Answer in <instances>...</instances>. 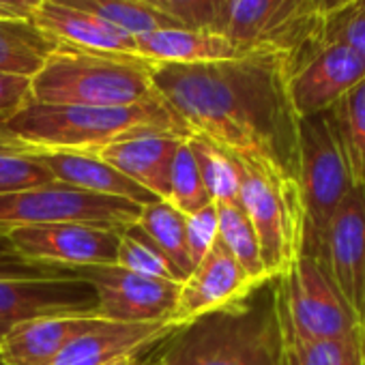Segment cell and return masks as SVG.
Listing matches in <instances>:
<instances>
[{
	"instance_id": "9a60e30c",
	"label": "cell",
	"mask_w": 365,
	"mask_h": 365,
	"mask_svg": "<svg viewBox=\"0 0 365 365\" xmlns=\"http://www.w3.org/2000/svg\"><path fill=\"white\" fill-rule=\"evenodd\" d=\"M365 78V58L346 46H320L290 71L288 93L299 118L329 112Z\"/></svg>"
},
{
	"instance_id": "d4e9b609",
	"label": "cell",
	"mask_w": 365,
	"mask_h": 365,
	"mask_svg": "<svg viewBox=\"0 0 365 365\" xmlns=\"http://www.w3.org/2000/svg\"><path fill=\"white\" fill-rule=\"evenodd\" d=\"M215 209H217V241L232 254V258L243 267V271L256 284L271 282L262 262L258 237L241 202H215Z\"/></svg>"
},
{
	"instance_id": "60d3db41",
	"label": "cell",
	"mask_w": 365,
	"mask_h": 365,
	"mask_svg": "<svg viewBox=\"0 0 365 365\" xmlns=\"http://www.w3.org/2000/svg\"><path fill=\"white\" fill-rule=\"evenodd\" d=\"M0 365H5V361H3V356H0Z\"/></svg>"
},
{
	"instance_id": "ffe728a7",
	"label": "cell",
	"mask_w": 365,
	"mask_h": 365,
	"mask_svg": "<svg viewBox=\"0 0 365 365\" xmlns=\"http://www.w3.org/2000/svg\"><path fill=\"white\" fill-rule=\"evenodd\" d=\"M99 322L106 320L97 316H46L18 322L0 337V356L5 365H41Z\"/></svg>"
},
{
	"instance_id": "d6a6232c",
	"label": "cell",
	"mask_w": 365,
	"mask_h": 365,
	"mask_svg": "<svg viewBox=\"0 0 365 365\" xmlns=\"http://www.w3.org/2000/svg\"><path fill=\"white\" fill-rule=\"evenodd\" d=\"M346 46L365 58V0L348 5L346 9L324 18L322 46Z\"/></svg>"
},
{
	"instance_id": "277c9868",
	"label": "cell",
	"mask_w": 365,
	"mask_h": 365,
	"mask_svg": "<svg viewBox=\"0 0 365 365\" xmlns=\"http://www.w3.org/2000/svg\"><path fill=\"white\" fill-rule=\"evenodd\" d=\"M153 63L58 46L31 80L33 101L54 106L125 108L161 99L153 84Z\"/></svg>"
},
{
	"instance_id": "9c48e42d",
	"label": "cell",
	"mask_w": 365,
	"mask_h": 365,
	"mask_svg": "<svg viewBox=\"0 0 365 365\" xmlns=\"http://www.w3.org/2000/svg\"><path fill=\"white\" fill-rule=\"evenodd\" d=\"M140 205L129 200L97 196L61 180L0 196V232L18 226L52 224H95L123 230L138 222Z\"/></svg>"
},
{
	"instance_id": "ac0fdd59",
	"label": "cell",
	"mask_w": 365,
	"mask_h": 365,
	"mask_svg": "<svg viewBox=\"0 0 365 365\" xmlns=\"http://www.w3.org/2000/svg\"><path fill=\"white\" fill-rule=\"evenodd\" d=\"M37 161L52 174L54 180L67 182L71 187L97 194L129 200L133 205L146 207L157 202L153 194L135 185L125 174L114 170L110 163L99 159L95 153L86 150H46L33 148Z\"/></svg>"
},
{
	"instance_id": "5b68a950",
	"label": "cell",
	"mask_w": 365,
	"mask_h": 365,
	"mask_svg": "<svg viewBox=\"0 0 365 365\" xmlns=\"http://www.w3.org/2000/svg\"><path fill=\"white\" fill-rule=\"evenodd\" d=\"M297 180L303 205L301 254L320 262L327 226L346 194L354 187L329 112L299 118Z\"/></svg>"
},
{
	"instance_id": "2e32d148",
	"label": "cell",
	"mask_w": 365,
	"mask_h": 365,
	"mask_svg": "<svg viewBox=\"0 0 365 365\" xmlns=\"http://www.w3.org/2000/svg\"><path fill=\"white\" fill-rule=\"evenodd\" d=\"M185 140V135L178 133L148 131L118 140L93 153L157 200H168L174 155Z\"/></svg>"
},
{
	"instance_id": "30bf717a",
	"label": "cell",
	"mask_w": 365,
	"mask_h": 365,
	"mask_svg": "<svg viewBox=\"0 0 365 365\" xmlns=\"http://www.w3.org/2000/svg\"><path fill=\"white\" fill-rule=\"evenodd\" d=\"M69 271L93 286L97 297L95 316L106 322L168 324L180 290L178 282L140 275L118 264L80 267Z\"/></svg>"
},
{
	"instance_id": "cb8c5ba5",
	"label": "cell",
	"mask_w": 365,
	"mask_h": 365,
	"mask_svg": "<svg viewBox=\"0 0 365 365\" xmlns=\"http://www.w3.org/2000/svg\"><path fill=\"white\" fill-rule=\"evenodd\" d=\"M135 224L170 260L180 282H185L187 275L192 273V262L187 256V239H185V215L178 209H174L170 202L157 200L153 205L142 207V213Z\"/></svg>"
},
{
	"instance_id": "f1b7e54d",
	"label": "cell",
	"mask_w": 365,
	"mask_h": 365,
	"mask_svg": "<svg viewBox=\"0 0 365 365\" xmlns=\"http://www.w3.org/2000/svg\"><path fill=\"white\" fill-rule=\"evenodd\" d=\"M182 29L224 35L235 0H144Z\"/></svg>"
},
{
	"instance_id": "4fadbf2b",
	"label": "cell",
	"mask_w": 365,
	"mask_h": 365,
	"mask_svg": "<svg viewBox=\"0 0 365 365\" xmlns=\"http://www.w3.org/2000/svg\"><path fill=\"white\" fill-rule=\"evenodd\" d=\"M97 297L88 282L65 277L0 279V329L46 316H95Z\"/></svg>"
},
{
	"instance_id": "7a4b0ae2",
	"label": "cell",
	"mask_w": 365,
	"mask_h": 365,
	"mask_svg": "<svg viewBox=\"0 0 365 365\" xmlns=\"http://www.w3.org/2000/svg\"><path fill=\"white\" fill-rule=\"evenodd\" d=\"M148 131H168L190 138L185 125L161 99L125 108L31 101L0 123L3 138L46 150L93 153L118 140Z\"/></svg>"
},
{
	"instance_id": "5bb4252c",
	"label": "cell",
	"mask_w": 365,
	"mask_h": 365,
	"mask_svg": "<svg viewBox=\"0 0 365 365\" xmlns=\"http://www.w3.org/2000/svg\"><path fill=\"white\" fill-rule=\"evenodd\" d=\"M260 286L264 284H256L232 258V254L217 241L211 252L194 267L187 279L180 284L168 324L174 329L182 327L205 314L247 299Z\"/></svg>"
},
{
	"instance_id": "83f0119b",
	"label": "cell",
	"mask_w": 365,
	"mask_h": 365,
	"mask_svg": "<svg viewBox=\"0 0 365 365\" xmlns=\"http://www.w3.org/2000/svg\"><path fill=\"white\" fill-rule=\"evenodd\" d=\"M187 144L196 157L202 182L211 200L213 202H239L241 174H239L237 159L198 135H190Z\"/></svg>"
},
{
	"instance_id": "1f68e13d",
	"label": "cell",
	"mask_w": 365,
	"mask_h": 365,
	"mask_svg": "<svg viewBox=\"0 0 365 365\" xmlns=\"http://www.w3.org/2000/svg\"><path fill=\"white\" fill-rule=\"evenodd\" d=\"M116 264L127 269V271L140 273V275H148V277H159V279H170V282L182 284L178 273L170 264V260L138 228V224H131V226L120 230Z\"/></svg>"
},
{
	"instance_id": "603a6c76",
	"label": "cell",
	"mask_w": 365,
	"mask_h": 365,
	"mask_svg": "<svg viewBox=\"0 0 365 365\" xmlns=\"http://www.w3.org/2000/svg\"><path fill=\"white\" fill-rule=\"evenodd\" d=\"M329 118L354 187H365V78L331 110Z\"/></svg>"
},
{
	"instance_id": "8fae6325",
	"label": "cell",
	"mask_w": 365,
	"mask_h": 365,
	"mask_svg": "<svg viewBox=\"0 0 365 365\" xmlns=\"http://www.w3.org/2000/svg\"><path fill=\"white\" fill-rule=\"evenodd\" d=\"M5 235L26 260L61 269L116 264L120 241V230L95 224L18 226Z\"/></svg>"
},
{
	"instance_id": "74e56055",
	"label": "cell",
	"mask_w": 365,
	"mask_h": 365,
	"mask_svg": "<svg viewBox=\"0 0 365 365\" xmlns=\"http://www.w3.org/2000/svg\"><path fill=\"white\" fill-rule=\"evenodd\" d=\"M352 3H356V0H314V5H316V9L320 11L322 18H329V16L346 9Z\"/></svg>"
},
{
	"instance_id": "484cf974",
	"label": "cell",
	"mask_w": 365,
	"mask_h": 365,
	"mask_svg": "<svg viewBox=\"0 0 365 365\" xmlns=\"http://www.w3.org/2000/svg\"><path fill=\"white\" fill-rule=\"evenodd\" d=\"M282 365H365V331L331 339L282 335Z\"/></svg>"
},
{
	"instance_id": "8d00e7d4",
	"label": "cell",
	"mask_w": 365,
	"mask_h": 365,
	"mask_svg": "<svg viewBox=\"0 0 365 365\" xmlns=\"http://www.w3.org/2000/svg\"><path fill=\"white\" fill-rule=\"evenodd\" d=\"M46 0H0V18L33 22Z\"/></svg>"
},
{
	"instance_id": "3957f363",
	"label": "cell",
	"mask_w": 365,
	"mask_h": 365,
	"mask_svg": "<svg viewBox=\"0 0 365 365\" xmlns=\"http://www.w3.org/2000/svg\"><path fill=\"white\" fill-rule=\"evenodd\" d=\"M264 286L176 327L159 365H282L275 297L262 294Z\"/></svg>"
},
{
	"instance_id": "836d02e7",
	"label": "cell",
	"mask_w": 365,
	"mask_h": 365,
	"mask_svg": "<svg viewBox=\"0 0 365 365\" xmlns=\"http://www.w3.org/2000/svg\"><path fill=\"white\" fill-rule=\"evenodd\" d=\"M185 239H187V256L194 267L211 252L217 243V209L215 202L200 209L194 215H185Z\"/></svg>"
},
{
	"instance_id": "52a82bcc",
	"label": "cell",
	"mask_w": 365,
	"mask_h": 365,
	"mask_svg": "<svg viewBox=\"0 0 365 365\" xmlns=\"http://www.w3.org/2000/svg\"><path fill=\"white\" fill-rule=\"evenodd\" d=\"M239 163V202L258 237L264 269L271 279L282 277L301 256L303 205L299 182L260 168Z\"/></svg>"
},
{
	"instance_id": "44dd1931",
	"label": "cell",
	"mask_w": 365,
	"mask_h": 365,
	"mask_svg": "<svg viewBox=\"0 0 365 365\" xmlns=\"http://www.w3.org/2000/svg\"><path fill=\"white\" fill-rule=\"evenodd\" d=\"M135 52L153 65H196L241 56L224 35L182 26L138 35Z\"/></svg>"
},
{
	"instance_id": "f35d334b",
	"label": "cell",
	"mask_w": 365,
	"mask_h": 365,
	"mask_svg": "<svg viewBox=\"0 0 365 365\" xmlns=\"http://www.w3.org/2000/svg\"><path fill=\"white\" fill-rule=\"evenodd\" d=\"M110 365H142V361H140V354H129V356H123Z\"/></svg>"
},
{
	"instance_id": "b9f144b4",
	"label": "cell",
	"mask_w": 365,
	"mask_h": 365,
	"mask_svg": "<svg viewBox=\"0 0 365 365\" xmlns=\"http://www.w3.org/2000/svg\"><path fill=\"white\" fill-rule=\"evenodd\" d=\"M3 333H5V329H0V337H3Z\"/></svg>"
},
{
	"instance_id": "4316f807",
	"label": "cell",
	"mask_w": 365,
	"mask_h": 365,
	"mask_svg": "<svg viewBox=\"0 0 365 365\" xmlns=\"http://www.w3.org/2000/svg\"><path fill=\"white\" fill-rule=\"evenodd\" d=\"M56 3L86 11V14L129 33L131 37L161 31V29L180 26L165 14L146 5L144 0H56Z\"/></svg>"
},
{
	"instance_id": "e575fe53",
	"label": "cell",
	"mask_w": 365,
	"mask_h": 365,
	"mask_svg": "<svg viewBox=\"0 0 365 365\" xmlns=\"http://www.w3.org/2000/svg\"><path fill=\"white\" fill-rule=\"evenodd\" d=\"M71 275L69 269L50 267L41 262H31L20 256L9 243L7 235L0 232V279H29V277H65Z\"/></svg>"
},
{
	"instance_id": "7c38bea8",
	"label": "cell",
	"mask_w": 365,
	"mask_h": 365,
	"mask_svg": "<svg viewBox=\"0 0 365 365\" xmlns=\"http://www.w3.org/2000/svg\"><path fill=\"white\" fill-rule=\"evenodd\" d=\"M320 264L361 320L365 301V187H352L331 217Z\"/></svg>"
},
{
	"instance_id": "d590c367",
	"label": "cell",
	"mask_w": 365,
	"mask_h": 365,
	"mask_svg": "<svg viewBox=\"0 0 365 365\" xmlns=\"http://www.w3.org/2000/svg\"><path fill=\"white\" fill-rule=\"evenodd\" d=\"M33 101L31 80L0 73V123Z\"/></svg>"
},
{
	"instance_id": "ab89813d",
	"label": "cell",
	"mask_w": 365,
	"mask_h": 365,
	"mask_svg": "<svg viewBox=\"0 0 365 365\" xmlns=\"http://www.w3.org/2000/svg\"><path fill=\"white\" fill-rule=\"evenodd\" d=\"M361 324H363V331H365V301H363V312H361Z\"/></svg>"
},
{
	"instance_id": "4dcf8cb0",
	"label": "cell",
	"mask_w": 365,
	"mask_h": 365,
	"mask_svg": "<svg viewBox=\"0 0 365 365\" xmlns=\"http://www.w3.org/2000/svg\"><path fill=\"white\" fill-rule=\"evenodd\" d=\"M54 180L37 161L31 146L0 135V196L22 192Z\"/></svg>"
},
{
	"instance_id": "ba28073f",
	"label": "cell",
	"mask_w": 365,
	"mask_h": 365,
	"mask_svg": "<svg viewBox=\"0 0 365 365\" xmlns=\"http://www.w3.org/2000/svg\"><path fill=\"white\" fill-rule=\"evenodd\" d=\"M273 284L282 335L297 339H331L363 329L359 316L314 258L301 254L282 277L273 279Z\"/></svg>"
},
{
	"instance_id": "d6986e66",
	"label": "cell",
	"mask_w": 365,
	"mask_h": 365,
	"mask_svg": "<svg viewBox=\"0 0 365 365\" xmlns=\"http://www.w3.org/2000/svg\"><path fill=\"white\" fill-rule=\"evenodd\" d=\"M33 22L58 46L112 56H138L135 37L86 11L65 7L56 0H46Z\"/></svg>"
},
{
	"instance_id": "6da1fadb",
	"label": "cell",
	"mask_w": 365,
	"mask_h": 365,
	"mask_svg": "<svg viewBox=\"0 0 365 365\" xmlns=\"http://www.w3.org/2000/svg\"><path fill=\"white\" fill-rule=\"evenodd\" d=\"M150 76L157 95L190 135L241 163L297 180L299 116L284 58L247 54L196 65H153Z\"/></svg>"
},
{
	"instance_id": "7402d4cb",
	"label": "cell",
	"mask_w": 365,
	"mask_h": 365,
	"mask_svg": "<svg viewBox=\"0 0 365 365\" xmlns=\"http://www.w3.org/2000/svg\"><path fill=\"white\" fill-rule=\"evenodd\" d=\"M56 48L35 22L0 18V73L33 80Z\"/></svg>"
},
{
	"instance_id": "e0dca14e",
	"label": "cell",
	"mask_w": 365,
	"mask_h": 365,
	"mask_svg": "<svg viewBox=\"0 0 365 365\" xmlns=\"http://www.w3.org/2000/svg\"><path fill=\"white\" fill-rule=\"evenodd\" d=\"M174 327L165 322L120 324L99 322L91 331L71 339L58 354L41 365H110L123 356L140 354L144 348L170 337Z\"/></svg>"
},
{
	"instance_id": "8992f818",
	"label": "cell",
	"mask_w": 365,
	"mask_h": 365,
	"mask_svg": "<svg viewBox=\"0 0 365 365\" xmlns=\"http://www.w3.org/2000/svg\"><path fill=\"white\" fill-rule=\"evenodd\" d=\"M322 31L314 0H235L224 37L241 56H279L292 71L322 46Z\"/></svg>"
},
{
	"instance_id": "f546056e",
	"label": "cell",
	"mask_w": 365,
	"mask_h": 365,
	"mask_svg": "<svg viewBox=\"0 0 365 365\" xmlns=\"http://www.w3.org/2000/svg\"><path fill=\"white\" fill-rule=\"evenodd\" d=\"M165 202H170L182 215H194L213 202L211 196L207 194L196 157H194L187 140L178 146V150L174 155L172 174H170V196Z\"/></svg>"
}]
</instances>
